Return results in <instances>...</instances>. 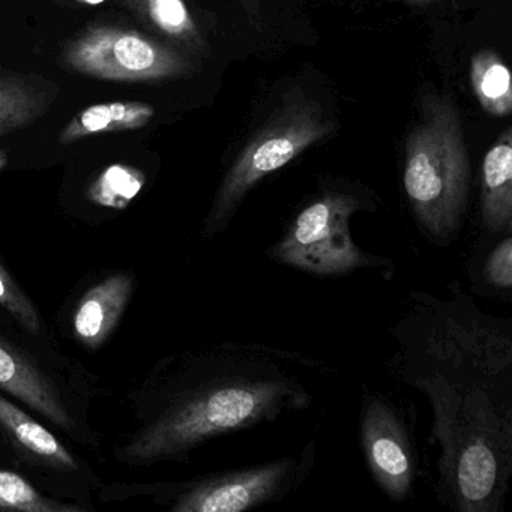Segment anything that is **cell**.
Returning <instances> with one entry per match:
<instances>
[{"label":"cell","mask_w":512,"mask_h":512,"mask_svg":"<svg viewBox=\"0 0 512 512\" xmlns=\"http://www.w3.org/2000/svg\"><path fill=\"white\" fill-rule=\"evenodd\" d=\"M49 103V94L26 80H0V136L40 118Z\"/></svg>","instance_id":"e0dca14e"},{"label":"cell","mask_w":512,"mask_h":512,"mask_svg":"<svg viewBox=\"0 0 512 512\" xmlns=\"http://www.w3.org/2000/svg\"><path fill=\"white\" fill-rule=\"evenodd\" d=\"M0 427L20 448L58 470L77 469L76 458L64 443L31 415L0 395Z\"/></svg>","instance_id":"5bb4252c"},{"label":"cell","mask_w":512,"mask_h":512,"mask_svg":"<svg viewBox=\"0 0 512 512\" xmlns=\"http://www.w3.org/2000/svg\"><path fill=\"white\" fill-rule=\"evenodd\" d=\"M406 4L416 5V7H422V5L431 4L434 0H404Z\"/></svg>","instance_id":"7402d4cb"},{"label":"cell","mask_w":512,"mask_h":512,"mask_svg":"<svg viewBox=\"0 0 512 512\" xmlns=\"http://www.w3.org/2000/svg\"><path fill=\"white\" fill-rule=\"evenodd\" d=\"M142 10L155 29L188 56L202 58L208 43L184 0H142Z\"/></svg>","instance_id":"2e32d148"},{"label":"cell","mask_w":512,"mask_h":512,"mask_svg":"<svg viewBox=\"0 0 512 512\" xmlns=\"http://www.w3.org/2000/svg\"><path fill=\"white\" fill-rule=\"evenodd\" d=\"M331 371L319 359L269 344H215L188 356L166 404L119 455L134 464L185 460L218 437L307 410L314 382Z\"/></svg>","instance_id":"7a4b0ae2"},{"label":"cell","mask_w":512,"mask_h":512,"mask_svg":"<svg viewBox=\"0 0 512 512\" xmlns=\"http://www.w3.org/2000/svg\"><path fill=\"white\" fill-rule=\"evenodd\" d=\"M0 389L22 401L65 431L76 430L55 383L14 344L0 337Z\"/></svg>","instance_id":"9c48e42d"},{"label":"cell","mask_w":512,"mask_h":512,"mask_svg":"<svg viewBox=\"0 0 512 512\" xmlns=\"http://www.w3.org/2000/svg\"><path fill=\"white\" fill-rule=\"evenodd\" d=\"M470 85L487 115L505 118L512 112V83L508 65L494 50L475 53L470 62Z\"/></svg>","instance_id":"9a60e30c"},{"label":"cell","mask_w":512,"mask_h":512,"mask_svg":"<svg viewBox=\"0 0 512 512\" xmlns=\"http://www.w3.org/2000/svg\"><path fill=\"white\" fill-rule=\"evenodd\" d=\"M250 19L259 20L263 0H236Z\"/></svg>","instance_id":"44dd1931"},{"label":"cell","mask_w":512,"mask_h":512,"mask_svg":"<svg viewBox=\"0 0 512 512\" xmlns=\"http://www.w3.org/2000/svg\"><path fill=\"white\" fill-rule=\"evenodd\" d=\"M7 154L5 152L0 151V170L4 169L5 166H7Z\"/></svg>","instance_id":"cb8c5ba5"},{"label":"cell","mask_w":512,"mask_h":512,"mask_svg":"<svg viewBox=\"0 0 512 512\" xmlns=\"http://www.w3.org/2000/svg\"><path fill=\"white\" fill-rule=\"evenodd\" d=\"M133 290L134 278L125 272L110 275L91 287L73 316L77 341L88 349H100L121 322Z\"/></svg>","instance_id":"30bf717a"},{"label":"cell","mask_w":512,"mask_h":512,"mask_svg":"<svg viewBox=\"0 0 512 512\" xmlns=\"http://www.w3.org/2000/svg\"><path fill=\"white\" fill-rule=\"evenodd\" d=\"M77 2H82V4L86 5H101L106 2V0H77Z\"/></svg>","instance_id":"603a6c76"},{"label":"cell","mask_w":512,"mask_h":512,"mask_svg":"<svg viewBox=\"0 0 512 512\" xmlns=\"http://www.w3.org/2000/svg\"><path fill=\"white\" fill-rule=\"evenodd\" d=\"M368 194L352 187H325L311 197L269 245L266 256L278 265L317 278H340L359 271L395 274L391 259L362 250L350 233V220L359 212H376Z\"/></svg>","instance_id":"5b68a950"},{"label":"cell","mask_w":512,"mask_h":512,"mask_svg":"<svg viewBox=\"0 0 512 512\" xmlns=\"http://www.w3.org/2000/svg\"><path fill=\"white\" fill-rule=\"evenodd\" d=\"M0 305L8 311L23 328L32 334L41 329V316L31 299L17 286L16 281L0 263Z\"/></svg>","instance_id":"ffe728a7"},{"label":"cell","mask_w":512,"mask_h":512,"mask_svg":"<svg viewBox=\"0 0 512 512\" xmlns=\"http://www.w3.org/2000/svg\"><path fill=\"white\" fill-rule=\"evenodd\" d=\"M389 370L427 398L439 446L434 494L454 512H503L512 479V319L482 310L457 280L410 290Z\"/></svg>","instance_id":"6da1fadb"},{"label":"cell","mask_w":512,"mask_h":512,"mask_svg":"<svg viewBox=\"0 0 512 512\" xmlns=\"http://www.w3.org/2000/svg\"><path fill=\"white\" fill-rule=\"evenodd\" d=\"M403 188L416 226L446 248L460 235L470 193V161L463 124L449 95L427 94L406 139Z\"/></svg>","instance_id":"3957f363"},{"label":"cell","mask_w":512,"mask_h":512,"mask_svg":"<svg viewBox=\"0 0 512 512\" xmlns=\"http://www.w3.org/2000/svg\"><path fill=\"white\" fill-rule=\"evenodd\" d=\"M359 443L365 466L382 493L395 503L412 499L419 473L412 427L397 403L368 385L362 386Z\"/></svg>","instance_id":"ba28073f"},{"label":"cell","mask_w":512,"mask_h":512,"mask_svg":"<svg viewBox=\"0 0 512 512\" xmlns=\"http://www.w3.org/2000/svg\"><path fill=\"white\" fill-rule=\"evenodd\" d=\"M317 460L314 440L295 455L218 470L170 487V511L244 512L283 502L310 478Z\"/></svg>","instance_id":"8992f818"},{"label":"cell","mask_w":512,"mask_h":512,"mask_svg":"<svg viewBox=\"0 0 512 512\" xmlns=\"http://www.w3.org/2000/svg\"><path fill=\"white\" fill-rule=\"evenodd\" d=\"M154 116V107L139 101L95 104L68 122L59 134V142L71 145L86 137L139 130L146 127Z\"/></svg>","instance_id":"4fadbf2b"},{"label":"cell","mask_w":512,"mask_h":512,"mask_svg":"<svg viewBox=\"0 0 512 512\" xmlns=\"http://www.w3.org/2000/svg\"><path fill=\"white\" fill-rule=\"evenodd\" d=\"M335 131L319 101L301 88L287 92L265 124L254 131L221 178L200 235L215 239L229 229L248 194Z\"/></svg>","instance_id":"277c9868"},{"label":"cell","mask_w":512,"mask_h":512,"mask_svg":"<svg viewBox=\"0 0 512 512\" xmlns=\"http://www.w3.org/2000/svg\"><path fill=\"white\" fill-rule=\"evenodd\" d=\"M470 290L484 298L509 299L512 293V233L487 235L466 265Z\"/></svg>","instance_id":"7c38bea8"},{"label":"cell","mask_w":512,"mask_h":512,"mask_svg":"<svg viewBox=\"0 0 512 512\" xmlns=\"http://www.w3.org/2000/svg\"><path fill=\"white\" fill-rule=\"evenodd\" d=\"M146 184L142 170L127 164H113L100 173L88 190V199L101 208L124 211Z\"/></svg>","instance_id":"ac0fdd59"},{"label":"cell","mask_w":512,"mask_h":512,"mask_svg":"<svg viewBox=\"0 0 512 512\" xmlns=\"http://www.w3.org/2000/svg\"><path fill=\"white\" fill-rule=\"evenodd\" d=\"M481 226L487 235L512 233V128L506 127L481 166Z\"/></svg>","instance_id":"8fae6325"},{"label":"cell","mask_w":512,"mask_h":512,"mask_svg":"<svg viewBox=\"0 0 512 512\" xmlns=\"http://www.w3.org/2000/svg\"><path fill=\"white\" fill-rule=\"evenodd\" d=\"M0 509L22 512H73L80 508L43 496L16 472L0 470Z\"/></svg>","instance_id":"d6986e66"},{"label":"cell","mask_w":512,"mask_h":512,"mask_svg":"<svg viewBox=\"0 0 512 512\" xmlns=\"http://www.w3.org/2000/svg\"><path fill=\"white\" fill-rule=\"evenodd\" d=\"M64 64L110 82H155L191 76L193 59L175 47L128 29L98 26L68 44Z\"/></svg>","instance_id":"52a82bcc"}]
</instances>
